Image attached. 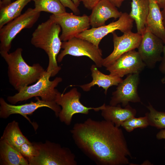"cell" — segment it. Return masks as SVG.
<instances>
[{"label":"cell","instance_id":"obj_2","mask_svg":"<svg viewBox=\"0 0 165 165\" xmlns=\"http://www.w3.org/2000/svg\"><path fill=\"white\" fill-rule=\"evenodd\" d=\"M23 49L17 48L9 53L0 51L1 57L8 65L7 74L10 84L18 91L36 82L46 70L38 63L28 64L22 56Z\"/></svg>","mask_w":165,"mask_h":165},{"label":"cell","instance_id":"obj_25","mask_svg":"<svg viewBox=\"0 0 165 165\" xmlns=\"http://www.w3.org/2000/svg\"><path fill=\"white\" fill-rule=\"evenodd\" d=\"M146 107L149 112L145 114L149 125L158 129H165V112L156 110L150 103Z\"/></svg>","mask_w":165,"mask_h":165},{"label":"cell","instance_id":"obj_3","mask_svg":"<svg viewBox=\"0 0 165 165\" xmlns=\"http://www.w3.org/2000/svg\"><path fill=\"white\" fill-rule=\"evenodd\" d=\"M61 29L59 24L49 18L38 25L31 40L33 46L43 50L47 55L49 64L46 70L51 73V77L55 76L61 69L57 61L62 42L59 36Z\"/></svg>","mask_w":165,"mask_h":165},{"label":"cell","instance_id":"obj_4","mask_svg":"<svg viewBox=\"0 0 165 165\" xmlns=\"http://www.w3.org/2000/svg\"><path fill=\"white\" fill-rule=\"evenodd\" d=\"M51 73L46 70L42 76L31 85L21 89L18 93L7 97V101L11 104L26 101L34 97H40L43 101L49 102H55L59 92L55 88L62 81V78L57 77L53 81L50 79Z\"/></svg>","mask_w":165,"mask_h":165},{"label":"cell","instance_id":"obj_18","mask_svg":"<svg viewBox=\"0 0 165 165\" xmlns=\"http://www.w3.org/2000/svg\"><path fill=\"white\" fill-rule=\"evenodd\" d=\"M90 69L92 77V81L88 83L78 86L84 91H89L92 87L97 85L104 89V93L106 95L109 87L113 86H117L123 80L121 78L118 76L103 73L99 70L96 65H92Z\"/></svg>","mask_w":165,"mask_h":165},{"label":"cell","instance_id":"obj_14","mask_svg":"<svg viewBox=\"0 0 165 165\" xmlns=\"http://www.w3.org/2000/svg\"><path fill=\"white\" fill-rule=\"evenodd\" d=\"M114 49L112 53L102 61V66L106 68L112 64L125 53L138 48L141 42L142 36L138 33L130 31L118 36L115 32L112 33Z\"/></svg>","mask_w":165,"mask_h":165},{"label":"cell","instance_id":"obj_37","mask_svg":"<svg viewBox=\"0 0 165 165\" xmlns=\"http://www.w3.org/2000/svg\"><path fill=\"white\" fill-rule=\"evenodd\" d=\"M147 163H146V161H144V163H143V164H144V165L145 164H146V165L147 164H149V165H150V164H151V163H150L149 161H147Z\"/></svg>","mask_w":165,"mask_h":165},{"label":"cell","instance_id":"obj_29","mask_svg":"<svg viewBox=\"0 0 165 165\" xmlns=\"http://www.w3.org/2000/svg\"><path fill=\"white\" fill-rule=\"evenodd\" d=\"M163 56L162 57L161 62L160 65L159 69L160 71L164 75V76L162 79V82L165 83V44H164L163 51Z\"/></svg>","mask_w":165,"mask_h":165},{"label":"cell","instance_id":"obj_6","mask_svg":"<svg viewBox=\"0 0 165 165\" xmlns=\"http://www.w3.org/2000/svg\"><path fill=\"white\" fill-rule=\"evenodd\" d=\"M41 12L34 8H28L24 13L0 28V51L9 53L12 42L23 29L30 28L39 19Z\"/></svg>","mask_w":165,"mask_h":165},{"label":"cell","instance_id":"obj_36","mask_svg":"<svg viewBox=\"0 0 165 165\" xmlns=\"http://www.w3.org/2000/svg\"><path fill=\"white\" fill-rule=\"evenodd\" d=\"M72 2L74 3V4L76 6V7H78L79 6L80 2L79 0H72Z\"/></svg>","mask_w":165,"mask_h":165},{"label":"cell","instance_id":"obj_21","mask_svg":"<svg viewBox=\"0 0 165 165\" xmlns=\"http://www.w3.org/2000/svg\"><path fill=\"white\" fill-rule=\"evenodd\" d=\"M0 140L5 141L19 152L23 144L31 142L23 134L18 123L15 120L7 124Z\"/></svg>","mask_w":165,"mask_h":165},{"label":"cell","instance_id":"obj_33","mask_svg":"<svg viewBox=\"0 0 165 165\" xmlns=\"http://www.w3.org/2000/svg\"><path fill=\"white\" fill-rule=\"evenodd\" d=\"M12 0H2L0 1V9L5 7L10 4Z\"/></svg>","mask_w":165,"mask_h":165},{"label":"cell","instance_id":"obj_23","mask_svg":"<svg viewBox=\"0 0 165 165\" xmlns=\"http://www.w3.org/2000/svg\"><path fill=\"white\" fill-rule=\"evenodd\" d=\"M33 0H16L0 9V28L9 22L19 16L24 7Z\"/></svg>","mask_w":165,"mask_h":165},{"label":"cell","instance_id":"obj_15","mask_svg":"<svg viewBox=\"0 0 165 165\" xmlns=\"http://www.w3.org/2000/svg\"><path fill=\"white\" fill-rule=\"evenodd\" d=\"M145 66L138 52L134 50L122 55L106 69L110 74L122 78L126 75L139 73Z\"/></svg>","mask_w":165,"mask_h":165},{"label":"cell","instance_id":"obj_9","mask_svg":"<svg viewBox=\"0 0 165 165\" xmlns=\"http://www.w3.org/2000/svg\"><path fill=\"white\" fill-rule=\"evenodd\" d=\"M49 18L61 26L62 33L60 37L61 40L63 42L76 37L89 29L90 26L89 16L86 14L79 16L66 12L58 14H52Z\"/></svg>","mask_w":165,"mask_h":165},{"label":"cell","instance_id":"obj_32","mask_svg":"<svg viewBox=\"0 0 165 165\" xmlns=\"http://www.w3.org/2000/svg\"><path fill=\"white\" fill-rule=\"evenodd\" d=\"M116 7L119 8L125 0H107Z\"/></svg>","mask_w":165,"mask_h":165},{"label":"cell","instance_id":"obj_34","mask_svg":"<svg viewBox=\"0 0 165 165\" xmlns=\"http://www.w3.org/2000/svg\"><path fill=\"white\" fill-rule=\"evenodd\" d=\"M157 2L160 9L165 8V0H155Z\"/></svg>","mask_w":165,"mask_h":165},{"label":"cell","instance_id":"obj_31","mask_svg":"<svg viewBox=\"0 0 165 165\" xmlns=\"http://www.w3.org/2000/svg\"><path fill=\"white\" fill-rule=\"evenodd\" d=\"M156 138L158 140H165V129L161 130L156 134ZM165 149V143L164 145Z\"/></svg>","mask_w":165,"mask_h":165},{"label":"cell","instance_id":"obj_22","mask_svg":"<svg viewBox=\"0 0 165 165\" xmlns=\"http://www.w3.org/2000/svg\"><path fill=\"white\" fill-rule=\"evenodd\" d=\"M0 165H29V163L19 152L0 140Z\"/></svg>","mask_w":165,"mask_h":165},{"label":"cell","instance_id":"obj_38","mask_svg":"<svg viewBox=\"0 0 165 165\" xmlns=\"http://www.w3.org/2000/svg\"><path fill=\"white\" fill-rule=\"evenodd\" d=\"M1 1V0H0V1Z\"/></svg>","mask_w":165,"mask_h":165},{"label":"cell","instance_id":"obj_1","mask_svg":"<svg viewBox=\"0 0 165 165\" xmlns=\"http://www.w3.org/2000/svg\"><path fill=\"white\" fill-rule=\"evenodd\" d=\"M78 148L98 165H126L132 158L122 130L112 122L90 118L70 130Z\"/></svg>","mask_w":165,"mask_h":165},{"label":"cell","instance_id":"obj_20","mask_svg":"<svg viewBox=\"0 0 165 165\" xmlns=\"http://www.w3.org/2000/svg\"><path fill=\"white\" fill-rule=\"evenodd\" d=\"M131 10L129 14L135 21L137 33L142 35L146 29L149 10V0H131Z\"/></svg>","mask_w":165,"mask_h":165},{"label":"cell","instance_id":"obj_24","mask_svg":"<svg viewBox=\"0 0 165 165\" xmlns=\"http://www.w3.org/2000/svg\"><path fill=\"white\" fill-rule=\"evenodd\" d=\"M33 1L35 3L34 9L38 12L43 11L56 14L66 12L65 7L59 0H33Z\"/></svg>","mask_w":165,"mask_h":165},{"label":"cell","instance_id":"obj_26","mask_svg":"<svg viewBox=\"0 0 165 165\" xmlns=\"http://www.w3.org/2000/svg\"><path fill=\"white\" fill-rule=\"evenodd\" d=\"M149 126L146 116L136 118L133 117L124 122L121 126L128 132L137 128H144Z\"/></svg>","mask_w":165,"mask_h":165},{"label":"cell","instance_id":"obj_7","mask_svg":"<svg viewBox=\"0 0 165 165\" xmlns=\"http://www.w3.org/2000/svg\"><path fill=\"white\" fill-rule=\"evenodd\" d=\"M81 97V93L75 87L64 94L59 92L55 102L61 108L58 116L61 122L67 125H70L73 116L75 114L81 113L87 115L90 110L98 112L104 108L105 103L96 108L86 107L80 102Z\"/></svg>","mask_w":165,"mask_h":165},{"label":"cell","instance_id":"obj_12","mask_svg":"<svg viewBox=\"0 0 165 165\" xmlns=\"http://www.w3.org/2000/svg\"><path fill=\"white\" fill-rule=\"evenodd\" d=\"M139 74H129L117 86L116 90L112 93L110 105L116 106L121 104L124 107L130 102H141L138 92L140 81Z\"/></svg>","mask_w":165,"mask_h":165},{"label":"cell","instance_id":"obj_17","mask_svg":"<svg viewBox=\"0 0 165 165\" xmlns=\"http://www.w3.org/2000/svg\"><path fill=\"white\" fill-rule=\"evenodd\" d=\"M101 111V115L105 120L112 122L118 127H119L124 122L135 117L137 113L136 110L129 104L122 108L120 104L112 106L105 103Z\"/></svg>","mask_w":165,"mask_h":165},{"label":"cell","instance_id":"obj_11","mask_svg":"<svg viewBox=\"0 0 165 165\" xmlns=\"http://www.w3.org/2000/svg\"><path fill=\"white\" fill-rule=\"evenodd\" d=\"M35 99L36 100V102L31 101L29 103L15 105L8 104L4 98L1 97L0 118L6 119L12 114H19L24 117L32 124L27 115L32 114L38 109L43 107H47L51 109L54 112L56 116L58 117L61 108L56 102L44 101L40 99L38 97H36Z\"/></svg>","mask_w":165,"mask_h":165},{"label":"cell","instance_id":"obj_30","mask_svg":"<svg viewBox=\"0 0 165 165\" xmlns=\"http://www.w3.org/2000/svg\"><path fill=\"white\" fill-rule=\"evenodd\" d=\"M80 2H82L86 9L92 10L95 6L101 0H79Z\"/></svg>","mask_w":165,"mask_h":165},{"label":"cell","instance_id":"obj_35","mask_svg":"<svg viewBox=\"0 0 165 165\" xmlns=\"http://www.w3.org/2000/svg\"><path fill=\"white\" fill-rule=\"evenodd\" d=\"M163 18V22L164 28L165 29V8L161 11Z\"/></svg>","mask_w":165,"mask_h":165},{"label":"cell","instance_id":"obj_8","mask_svg":"<svg viewBox=\"0 0 165 165\" xmlns=\"http://www.w3.org/2000/svg\"><path fill=\"white\" fill-rule=\"evenodd\" d=\"M63 50L58 55L57 62L60 63L67 55L79 57L85 56L90 58L98 68L102 66V51L97 47L86 40L76 37L62 42Z\"/></svg>","mask_w":165,"mask_h":165},{"label":"cell","instance_id":"obj_16","mask_svg":"<svg viewBox=\"0 0 165 165\" xmlns=\"http://www.w3.org/2000/svg\"><path fill=\"white\" fill-rule=\"evenodd\" d=\"M92 10L89 16L90 25L92 28L105 25L106 21L108 19L119 18L122 13L107 0H101Z\"/></svg>","mask_w":165,"mask_h":165},{"label":"cell","instance_id":"obj_5","mask_svg":"<svg viewBox=\"0 0 165 165\" xmlns=\"http://www.w3.org/2000/svg\"><path fill=\"white\" fill-rule=\"evenodd\" d=\"M38 149L37 156L29 161V165H77L75 154L69 148L46 141L34 142Z\"/></svg>","mask_w":165,"mask_h":165},{"label":"cell","instance_id":"obj_13","mask_svg":"<svg viewBox=\"0 0 165 165\" xmlns=\"http://www.w3.org/2000/svg\"><path fill=\"white\" fill-rule=\"evenodd\" d=\"M141 35L138 52L146 66L154 68L157 62L161 60L164 43L146 28Z\"/></svg>","mask_w":165,"mask_h":165},{"label":"cell","instance_id":"obj_27","mask_svg":"<svg viewBox=\"0 0 165 165\" xmlns=\"http://www.w3.org/2000/svg\"><path fill=\"white\" fill-rule=\"evenodd\" d=\"M19 152L28 162L37 156L38 153L34 142L23 144L20 148Z\"/></svg>","mask_w":165,"mask_h":165},{"label":"cell","instance_id":"obj_10","mask_svg":"<svg viewBox=\"0 0 165 165\" xmlns=\"http://www.w3.org/2000/svg\"><path fill=\"white\" fill-rule=\"evenodd\" d=\"M134 21L129 14L122 13L117 21L107 25L87 29L76 37L88 41L99 47L101 40L110 33L116 30H119L123 33L131 31Z\"/></svg>","mask_w":165,"mask_h":165},{"label":"cell","instance_id":"obj_19","mask_svg":"<svg viewBox=\"0 0 165 165\" xmlns=\"http://www.w3.org/2000/svg\"><path fill=\"white\" fill-rule=\"evenodd\" d=\"M149 10L146 28L160 38L165 44V29L160 8L155 0H149Z\"/></svg>","mask_w":165,"mask_h":165},{"label":"cell","instance_id":"obj_28","mask_svg":"<svg viewBox=\"0 0 165 165\" xmlns=\"http://www.w3.org/2000/svg\"><path fill=\"white\" fill-rule=\"evenodd\" d=\"M62 4L65 7H68L76 15H79L80 11L72 0H59Z\"/></svg>","mask_w":165,"mask_h":165}]
</instances>
